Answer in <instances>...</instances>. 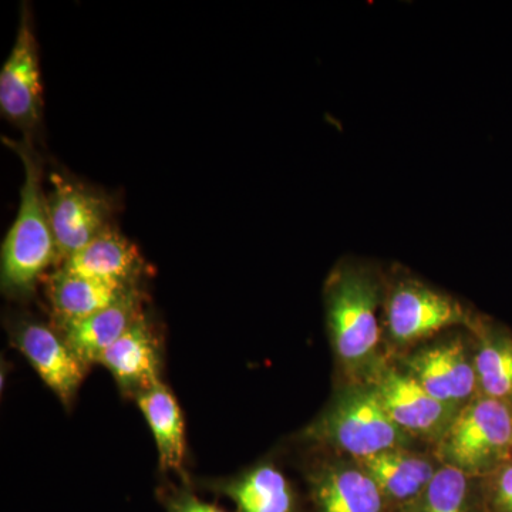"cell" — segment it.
I'll return each mask as SVG.
<instances>
[{
    "mask_svg": "<svg viewBox=\"0 0 512 512\" xmlns=\"http://www.w3.org/2000/svg\"><path fill=\"white\" fill-rule=\"evenodd\" d=\"M386 278L372 265L345 261L333 269L325 285L326 319L339 362L353 376H369L379 365V311Z\"/></svg>",
    "mask_w": 512,
    "mask_h": 512,
    "instance_id": "obj_1",
    "label": "cell"
},
{
    "mask_svg": "<svg viewBox=\"0 0 512 512\" xmlns=\"http://www.w3.org/2000/svg\"><path fill=\"white\" fill-rule=\"evenodd\" d=\"M2 140L15 151L25 170L18 217L3 241L0 259L2 291L18 298L30 295L40 275L60 261V256L43 188L42 158L33 147L32 138Z\"/></svg>",
    "mask_w": 512,
    "mask_h": 512,
    "instance_id": "obj_2",
    "label": "cell"
},
{
    "mask_svg": "<svg viewBox=\"0 0 512 512\" xmlns=\"http://www.w3.org/2000/svg\"><path fill=\"white\" fill-rule=\"evenodd\" d=\"M306 436L349 454L355 461L407 448L412 443V437L390 419L369 384L339 393L326 412L308 427Z\"/></svg>",
    "mask_w": 512,
    "mask_h": 512,
    "instance_id": "obj_3",
    "label": "cell"
},
{
    "mask_svg": "<svg viewBox=\"0 0 512 512\" xmlns=\"http://www.w3.org/2000/svg\"><path fill=\"white\" fill-rule=\"evenodd\" d=\"M444 466L481 478L512 460V404L478 394L461 407L441 439Z\"/></svg>",
    "mask_w": 512,
    "mask_h": 512,
    "instance_id": "obj_4",
    "label": "cell"
},
{
    "mask_svg": "<svg viewBox=\"0 0 512 512\" xmlns=\"http://www.w3.org/2000/svg\"><path fill=\"white\" fill-rule=\"evenodd\" d=\"M384 329L397 346H410L451 326L476 329L480 316L454 296L409 275L386 278Z\"/></svg>",
    "mask_w": 512,
    "mask_h": 512,
    "instance_id": "obj_5",
    "label": "cell"
},
{
    "mask_svg": "<svg viewBox=\"0 0 512 512\" xmlns=\"http://www.w3.org/2000/svg\"><path fill=\"white\" fill-rule=\"evenodd\" d=\"M43 84L32 9H20L18 35L0 72V113L32 138L43 121Z\"/></svg>",
    "mask_w": 512,
    "mask_h": 512,
    "instance_id": "obj_6",
    "label": "cell"
},
{
    "mask_svg": "<svg viewBox=\"0 0 512 512\" xmlns=\"http://www.w3.org/2000/svg\"><path fill=\"white\" fill-rule=\"evenodd\" d=\"M49 181L47 207L60 261H66L110 227L114 204L103 191L63 171L50 174Z\"/></svg>",
    "mask_w": 512,
    "mask_h": 512,
    "instance_id": "obj_7",
    "label": "cell"
},
{
    "mask_svg": "<svg viewBox=\"0 0 512 512\" xmlns=\"http://www.w3.org/2000/svg\"><path fill=\"white\" fill-rule=\"evenodd\" d=\"M366 380L390 419L412 439L423 437L439 441L460 412L434 399L404 370L382 362Z\"/></svg>",
    "mask_w": 512,
    "mask_h": 512,
    "instance_id": "obj_8",
    "label": "cell"
},
{
    "mask_svg": "<svg viewBox=\"0 0 512 512\" xmlns=\"http://www.w3.org/2000/svg\"><path fill=\"white\" fill-rule=\"evenodd\" d=\"M404 372L430 396L447 406L461 407L478 396L474 356L461 339H448L417 350L402 360Z\"/></svg>",
    "mask_w": 512,
    "mask_h": 512,
    "instance_id": "obj_9",
    "label": "cell"
},
{
    "mask_svg": "<svg viewBox=\"0 0 512 512\" xmlns=\"http://www.w3.org/2000/svg\"><path fill=\"white\" fill-rule=\"evenodd\" d=\"M12 342L46 386L63 403L72 402L86 376L87 366L74 355L63 336L57 335L45 323L22 320L13 326Z\"/></svg>",
    "mask_w": 512,
    "mask_h": 512,
    "instance_id": "obj_10",
    "label": "cell"
},
{
    "mask_svg": "<svg viewBox=\"0 0 512 512\" xmlns=\"http://www.w3.org/2000/svg\"><path fill=\"white\" fill-rule=\"evenodd\" d=\"M124 393L146 392L161 382V346L144 315L100 359Z\"/></svg>",
    "mask_w": 512,
    "mask_h": 512,
    "instance_id": "obj_11",
    "label": "cell"
},
{
    "mask_svg": "<svg viewBox=\"0 0 512 512\" xmlns=\"http://www.w3.org/2000/svg\"><path fill=\"white\" fill-rule=\"evenodd\" d=\"M315 512H394L379 485L359 464H329L311 476Z\"/></svg>",
    "mask_w": 512,
    "mask_h": 512,
    "instance_id": "obj_12",
    "label": "cell"
},
{
    "mask_svg": "<svg viewBox=\"0 0 512 512\" xmlns=\"http://www.w3.org/2000/svg\"><path fill=\"white\" fill-rule=\"evenodd\" d=\"M144 315L143 293L134 288L109 308L62 326V336L74 355L89 367L99 363L101 356Z\"/></svg>",
    "mask_w": 512,
    "mask_h": 512,
    "instance_id": "obj_13",
    "label": "cell"
},
{
    "mask_svg": "<svg viewBox=\"0 0 512 512\" xmlns=\"http://www.w3.org/2000/svg\"><path fill=\"white\" fill-rule=\"evenodd\" d=\"M62 269L131 288L138 286L146 264L136 245L110 225L86 247L63 261Z\"/></svg>",
    "mask_w": 512,
    "mask_h": 512,
    "instance_id": "obj_14",
    "label": "cell"
},
{
    "mask_svg": "<svg viewBox=\"0 0 512 512\" xmlns=\"http://www.w3.org/2000/svg\"><path fill=\"white\" fill-rule=\"evenodd\" d=\"M379 485L394 512H402L426 491L437 470L430 458L414 454L407 448L356 461Z\"/></svg>",
    "mask_w": 512,
    "mask_h": 512,
    "instance_id": "obj_15",
    "label": "cell"
},
{
    "mask_svg": "<svg viewBox=\"0 0 512 512\" xmlns=\"http://www.w3.org/2000/svg\"><path fill=\"white\" fill-rule=\"evenodd\" d=\"M134 288L138 286L110 284L60 268L47 278L46 292L57 322L64 326L109 308Z\"/></svg>",
    "mask_w": 512,
    "mask_h": 512,
    "instance_id": "obj_16",
    "label": "cell"
},
{
    "mask_svg": "<svg viewBox=\"0 0 512 512\" xmlns=\"http://www.w3.org/2000/svg\"><path fill=\"white\" fill-rule=\"evenodd\" d=\"M137 404L156 440L161 468L183 473L187 451L184 417L173 392L160 382L138 394Z\"/></svg>",
    "mask_w": 512,
    "mask_h": 512,
    "instance_id": "obj_17",
    "label": "cell"
},
{
    "mask_svg": "<svg viewBox=\"0 0 512 512\" xmlns=\"http://www.w3.org/2000/svg\"><path fill=\"white\" fill-rule=\"evenodd\" d=\"M237 512H298L288 478L272 464H262L220 485Z\"/></svg>",
    "mask_w": 512,
    "mask_h": 512,
    "instance_id": "obj_18",
    "label": "cell"
},
{
    "mask_svg": "<svg viewBox=\"0 0 512 512\" xmlns=\"http://www.w3.org/2000/svg\"><path fill=\"white\" fill-rule=\"evenodd\" d=\"M478 342L474 353L478 394L512 404V335L481 318L473 330Z\"/></svg>",
    "mask_w": 512,
    "mask_h": 512,
    "instance_id": "obj_19",
    "label": "cell"
},
{
    "mask_svg": "<svg viewBox=\"0 0 512 512\" xmlns=\"http://www.w3.org/2000/svg\"><path fill=\"white\" fill-rule=\"evenodd\" d=\"M402 512H484L480 478L441 464L426 491Z\"/></svg>",
    "mask_w": 512,
    "mask_h": 512,
    "instance_id": "obj_20",
    "label": "cell"
},
{
    "mask_svg": "<svg viewBox=\"0 0 512 512\" xmlns=\"http://www.w3.org/2000/svg\"><path fill=\"white\" fill-rule=\"evenodd\" d=\"M484 512H512V460L480 478Z\"/></svg>",
    "mask_w": 512,
    "mask_h": 512,
    "instance_id": "obj_21",
    "label": "cell"
},
{
    "mask_svg": "<svg viewBox=\"0 0 512 512\" xmlns=\"http://www.w3.org/2000/svg\"><path fill=\"white\" fill-rule=\"evenodd\" d=\"M168 512H227L218 505L205 503L190 491L175 493L167 498Z\"/></svg>",
    "mask_w": 512,
    "mask_h": 512,
    "instance_id": "obj_22",
    "label": "cell"
}]
</instances>
